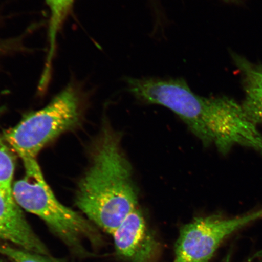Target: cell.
Here are the masks:
<instances>
[{
    "instance_id": "6da1fadb",
    "label": "cell",
    "mask_w": 262,
    "mask_h": 262,
    "mask_svg": "<svg viewBox=\"0 0 262 262\" xmlns=\"http://www.w3.org/2000/svg\"><path fill=\"white\" fill-rule=\"evenodd\" d=\"M126 82L137 99L175 113L204 146H214L222 155L235 146L262 155V135L257 124L242 104L231 98L199 96L182 79L127 78Z\"/></svg>"
},
{
    "instance_id": "7a4b0ae2",
    "label": "cell",
    "mask_w": 262,
    "mask_h": 262,
    "mask_svg": "<svg viewBox=\"0 0 262 262\" xmlns=\"http://www.w3.org/2000/svg\"><path fill=\"white\" fill-rule=\"evenodd\" d=\"M122 137L107 122L104 124L76 195L80 210L111 235L138 204V189Z\"/></svg>"
},
{
    "instance_id": "3957f363",
    "label": "cell",
    "mask_w": 262,
    "mask_h": 262,
    "mask_svg": "<svg viewBox=\"0 0 262 262\" xmlns=\"http://www.w3.org/2000/svg\"><path fill=\"white\" fill-rule=\"evenodd\" d=\"M23 161L25 176L16 182L12 188L16 204L41 219L57 236L75 250H83L84 238L93 244H100V235L92 222L55 198L36 159Z\"/></svg>"
},
{
    "instance_id": "277c9868",
    "label": "cell",
    "mask_w": 262,
    "mask_h": 262,
    "mask_svg": "<svg viewBox=\"0 0 262 262\" xmlns=\"http://www.w3.org/2000/svg\"><path fill=\"white\" fill-rule=\"evenodd\" d=\"M81 112L79 94L73 86H68L47 106L6 131L5 139L23 160L36 159L48 143L77 125Z\"/></svg>"
},
{
    "instance_id": "5b68a950",
    "label": "cell",
    "mask_w": 262,
    "mask_h": 262,
    "mask_svg": "<svg viewBox=\"0 0 262 262\" xmlns=\"http://www.w3.org/2000/svg\"><path fill=\"white\" fill-rule=\"evenodd\" d=\"M262 219V208L237 217H199L180 229L176 244V262H208L226 238Z\"/></svg>"
},
{
    "instance_id": "8992f818",
    "label": "cell",
    "mask_w": 262,
    "mask_h": 262,
    "mask_svg": "<svg viewBox=\"0 0 262 262\" xmlns=\"http://www.w3.org/2000/svg\"><path fill=\"white\" fill-rule=\"evenodd\" d=\"M116 253L127 262H156L160 245L140 209L130 213L112 234Z\"/></svg>"
},
{
    "instance_id": "52a82bcc",
    "label": "cell",
    "mask_w": 262,
    "mask_h": 262,
    "mask_svg": "<svg viewBox=\"0 0 262 262\" xmlns=\"http://www.w3.org/2000/svg\"><path fill=\"white\" fill-rule=\"evenodd\" d=\"M0 240L32 253L49 255L43 243L33 231L19 206L0 191Z\"/></svg>"
},
{
    "instance_id": "ba28073f",
    "label": "cell",
    "mask_w": 262,
    "mask_h": 262,
    "mask_svg": "<svg viewBox=\"0 0 262 262\" xmlns=\"http://www.w3.org/2000/svg\"><path fill=\"white\" fill-rule=\"evenodd\" d=\"M233 58L243 78L245 99L242 105L253 122L262 124V65L238 55L234 54Z\"/></svg>"
},
{
    "instance_id": "9c48e42d",
    "label": "cell",
    "mask_w": 262,
    "mask_h": 262,
    "mask_svg": "<svg viewBox=\"0 0 262 262\" xmlns=\"http://www.w3.org/2000/svg\"><path fill=\"white\" fill-rule=\"evenodd\" d=\"M50 12L48 28V51L44 71L51 73L59 32L70 14L75 0H46Z\"/></svg>"
},
{
    "instance_id": "30bf717a",
    "label": "cell",
    "mask_w": 262,
    "mask_h": 262,
    "mask_svg": "<svg viewBox=\"0 0 262 262\" xmlns=\"http://www.w3.org/2000/svg\"><path fill=\"white\" fill-rule=\"evenodd\" d=\"M4 107L0 106V117ZM4 136L0 134V191L6 198L15 201L12 194V181L15 171V163Z\"/></svg>"
},
{
    "instance_id": "8fae6325",
    "label": "cell",
    "mask_w": 262,
    "mask_h": 262,
    "mask_svg": "<svg viewBox=\"0 0 262 262\" xmlns=\"http://www.w3.org/2000/svg\"><path fill=\"white\" fill-rule=\"evenodd\" d=\"M0 255L11 262H61L49 255L32 253L6 243H0Z\"/></svg>"
},
{
    "instance_id": "7c38bea8",
    "label": "cell",
    "mask_w": 262,
    "mask_h": 262,
    "mask_svg": "<svg viewBox=\"0 0 262 262\" xmlns=\"http://www.w3.org/2000/svg\"><path fill=\"white\" fill-rule=\"evenodd\" d=\"M261 257H262V250L258 251L257 253L254 254L253 256L249 257L247 260L243 262H254L255 260L257 259L258 258Z\"/></svg>"
},
{
    "instance_id": "4fadbf2b",
    "label": "cell",
    "mask_w": 262,
    "mask_h": 262,
    "mask_svg": "<svg viewBox=\"0 0 262 262\" xmlns=\"http://www.w3.org/2000/svg\"><path fill=\"white\" fill-rule=\"evenodd\" d=\"M0 262H5V261H3V260H0Z\"/></svg>"
}]
</instances>
